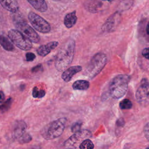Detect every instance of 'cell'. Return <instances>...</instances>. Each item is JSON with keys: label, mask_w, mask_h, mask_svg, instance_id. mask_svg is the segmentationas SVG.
<instances>
[{"label": "cell", "mask_w": 149, "mask_h": 149, "mask_svg": "<svg viewBox=\"0 0 149 149\" xmlns=\"http://www.w3.org/2000/svg\"><path fill=\"white\" fill-rule=\"evenodd\" d=\"M75 50V41H67L59 49L55 58V66L57 70L63 71L72 63Z\"/></svg>", "instance_id": "cell-1"}, {"label": "cell", "mask_w": 149, "mask_h": 149, "mask_svg": "<svg viewBox=\"0 0 149 149\" xmlns=\"http://www.w3.org/2000/svg\"><path fill=\"white\" fill-rule=\"evenodd\" d=\"M42 69V65L41 64H39L34 67H33L31 69V72H34V73H36V72H38L39 71H40L41 69Z\"/></svg>", "instance_id": "cell-29"}, {"label": "cell", "mask_w": 149, "mask_h": 149, "mask_svg": "<svg viewBox=\"0 0 149 149\" xmlns=\"http://www.w3.org/2000/svg\"><path fill=\"white\" fill-rule=\"evenodd\" d=\"M90 86V83L85 80H79L74 81L72 85V87L74 90H86Z\"/></svg>", "instance_id": "cell-17"}, {"label": "cell", "mask_w": 149, "mask_h": 149, "mask_svg": "<svg viewBox=\"0 0 149 149\" xmlns=\"http://www.w3.org/2000/svg\"><path fill=\"white\" fill-rule=\"evenodd\" d=\"M81 123V122H76L72 126V131L73 133H76L80 130Z\"/></svg>", "instance_id": "cell-25"}, {"label": "cell", "mask_w": 149, "mask_h": 149, "mask_svg": "<svg viewBox=\"0 0 149 149\" xmlns=\"http://www.w3.org/2000/svg\"><path fill=\"white\" fill-rule=\"evenodd\" d=\"M36 58V55L32 52H27L26 54V60L27 62L33 61Z\"/></svg>", "instance_id": "cell-26"}, {"label": "cell", "mask_w": 149, "mask_h": 149, "mask_svg": "<svg viewBox=\"0 0 149 149\" xmlns=\"http://www.w3.org/2000/svg\"><path fill=\"white\" fill-rule=\"evenodd\" d=\"M66 122L65 118H60L52 122L47 130L45 138L53 139L60 136L64 130Z\"/></svg>", "instance_id": "cell-7"}, {"label": "cell", "mask_w": 149, "mask_h": 149, "mask_svg": "<svg viewBox=\"0 0 149 149\" xmlns=\"http://www.w3.org/2000/svg\"><path fill=\"white\" fill-rule=\"evenodd\" d=\"M130 77L127 74H119L113 78L109 85L110 95L115 99H119L126 94Z\"/></svg>", "instance_id": "cell-2"}, {"label": "cell", "mask_w": 149, "mask_h": 149, "mask_svg": "<svg viewBox=\"0 0 149 149\" xmlns=\"http://www.w3.org/2000/svg\"><path fill=\"white\" fill-rule=\"evenodd\" d=\"M136 98L137 102L142 106L146 107L149 104V81L143 79L136 91Z\"/></svg>", "instance_id": "cell-8"}, {"label": "cell", "mask_w": 149, "mask_h": 149, "mask_svg": "<svg viewBox=\"0 0 149 149\" xmlns=\"http://www.w3.org/2000/svg\"><path fill=\"white\" fill-rule=\"evenodd\" d=\"M91 136V133L87 130H80L74 133L73 135L70 136L66 140L64 144L65 148L68 149H74L79 147L80 144L86 139Z\"/></svg>", "instance_id": "cell-6"}, {"label": "cell", "mask_w": 149, "mask_h": 149, "mask_svg": "<svg viewBox=\"0 0 149 149\" xmlns=\"http://www.w3.org/2000/svg\"><path fill=\"white\" fill-rule=\"evenodd\" d=\"M82 69L81 66H73L66 69L62 74V79L66 82L69 81L73 76L80 72Z\"/></svg>", "instance_id": "cell-11"}, {"label": "cell", "mask_w": 149, "mask_h": 149, "mask_svg": "<svg viewBox=\"0 0 149 149\" xmlns=\"http://www.w3.org/2000/svg\"><path fill=\"white\" fill-rule=\"evenodd\" d=\"M94 147V146L93 142L88 139L84 140L79 146L80 149H85L86 148L87 149H93Z\"/></svg>", "instance_id": "cell-20"}, {"label": "cell", "mask_w": 149, "mask_h": 149, "mask_svg": "<svg viewBox=\"0 0 149 149\" xmlns=\"http://www.w3.org/2000/svg\"><path fill=\"white\" fill-rule=\"evenodd\" d=\"M54 1H59V0H54Z\"/></svg>", "instance_id": "cell-34"}, {"label": "cell", "mask_w": 149, "mask_h": 149, "mask_svg": "<svg viewBox=\"0 0 149 149\" xmlns=\"http://www.w3.org/2000/svg\"><path fill=\"white\" fill-rule=\"evenodd\" d=\"M0 44L6 51H11L14 49L13 45L6 37L0 35Z\"/></svg>", "instance_id": "cell-18"}, {"label": "cell", "mask_w": 149, "mask_h": 149, "mask_svg": "<svg viewBox=\"0 0 149 149\" xmlns=\"http://www.w3.org/2000/svg\"><path fill=\"white\" fill-rule=\"evenodd\" d=\"M26 129V125L24 122L22 121L18 122L16 124L15 129V134L16 136V137L19 138L23 134H24Z\"/></svg>", "instance_id": "cell-19"}, {"label": "cell", "mask_w": 149, "mask_h": 149, "mask_svg": "<svg viewBox=\"0 0 149 149\" xmlns=\"http://www.w3.org/2000/svg\"><path fill=\"white\" fill-rule=\"evenodd\" d=\"M5 100V95L2 91H0V103H2Z\"/></svg>", "instance_id": "cell-31"}, {"label": "cell", "mask_w": 149, "mask_h": 149, "mask_svg": "<svg viewBox=\"0 0 149 149\" xmlns=\"http://www.w3.org/2000/svg\"><path fill=\"white\" fill-rule=\"evenodd\" d=\"M119 107L122 109H130L132 107V102L129 99H124L120 102Z\"/></svg>", "instance_id": "cell-21"}, {"label": "cell", "mask_w": 149, "mask_h": 149, "mask_svg": "<svg viewBox=\"0 0 149 149\" xmlns=\"http://www.w3.org/2000/svg\"><path fill=\"white\" fill-rule=\"evenodd\" d=\"M28 2L37 10L45 12L48 9V6L45 0H27Z\"/></svg>", "instance_id": "cell-14"}, {"label": "cell", "mask_w": 149, "mask_h": 149, "mask_svg": "<svg viewBox=\"0 0 149 149\" xmlns=\"http://www.w3.org/2000/svg\"><path fill=\"white\" fill-rule=\"evenodd\" d=\"M142 55L145 58L149 60V47L146 48L142 51Z\"/></svg>", "instance_id": "cell-28"}, {"label": "cell", "mask_w": 149, "mask_h": 149, "mask_svg": "<svg viewBox=\"0 0 149 149\" xmlns=\"http://www.w3.org/2000/svg\"><path fill=\"white\" fill-rule=\"evenodd\" d=\"M58 45V42L57 41H51L47 43L46 45L40 46L37 49V52L39 55L45 56L47 55L52 50L55 49Z\"/></svg>", "instance_id": "cell-12"}, {"label": "cell", "mask_w": 149, "mask_h": 149, "mask_svg": "<svg viewBox=\"0 0 149 149\" xmlns=\"http://www.w3.org/2000/svg\"><path fill=\"white\" fill-rule=\"evenodd\" d=\"M144 133L146 138L149 141V122L144 127Z\"/></svg>", "instance_id": "cell-27"}, {"label": "cell", "mask_w": 149, "mask_h": 149, "mask_svg": "<svg viewBox=\"0 0 149 149\" xmlns=\"http://www.w3.org/2000/svg\"><path fill=\"white\" fill-rule=\"evenodd\" d=\"M102 1H109V2H111L112 0H102Z\"/></svg>", "instance_id": "cell-33"}, {"label": "cell", "mask_w": 149, "mask_h": 149, "mask_svg": "<svg viewBox=\"0 0 149 149\" xmlns=\"http://www.w3.org/2000/svg\"><path fill=\"white\" fill-rule=\"evenodd\" d=\"M120 15L119 12H115L111 15L105 22L102 27V30L104 31L111 32L114 30L120 22Z\"/></svg>", "instance_id": "cell-10"}, {"label": "cell", "mask_w": 149, "mask_h": 149, "mask_svg": "<svg viewBox=\"0 0 149 149\" xmlns=\"http://www.w3.org/2000/svg\"><path fill=\"white\" fill-rule=\"evenodd\" d=\"M19 139V140H20V143H27V142L30 141L31 139V137L30 134H29L28 133H25Z\"/></svg>", "instance_id": "cell-23"}, {"label": "cell", "mask_w": 149, "mask_h": 149, "mask_svg": "<svg viewBox=\"0 0 149 149\" xmlns=\"http://www.w3.org/2000/svg\"><path fill=\"white\" fill-rule=\"evenodd\" d=\"M32 94L34 98H42L45 95V92L44 90H38L37 87H35L33 88Z\"/></svg>", "instance_id": "cell-22"}, {"label": "cell", "mask_w": 149, "mask_h": 149, "mask_svg": "<svg viewBox=\"0 0 149 149\" xmlns=\"http://www.w3.org/2000/svg\"><path fill=\"white\" fill-rule=\"evenodd\" d=\"M116 123L118 126H123L125 125V120L123 118H120L117 120Z\"/></svg>", "instance_id": "cell-30"}, {"label": "cell", "mask_w": 149, "mask_h": 149, "mask_svg": "<svg viewBox=\"0 0 149 149\" xmlns=\"http://www.w3.org/2000/svg\"><path fill=\"white\" fill-rule=\"evenodd\" d=\"M107 62L106 55L102 52L95 54L87 65L84 74L90 79H93L103 69Z\"/></svg>", "instance_id": "cell-3"}, {"label": "cell", "mask_w": 149, "mask_h": 149, "mask_svg": "<svg viewBox=\"0 0 149 149\" xmlns=\"http://www.w3.org/2000/svg\"><path fill=\"white\" fill-rule=\"evenodd\" d=\"M146 32L148 35H149V22L147 23V27H146Z\"/></svg>", "instance_id": "cell-32"}, {"label": "cell", "mask_w": 149, "mask_h": 149, "mask_svg": "<svg viewBox=\"0 0 149 149\" xmlns=\"http://www.w3.org/2000/svg\"><path fill=\"white\" fill-rule=\"evenodd\" d=\"M77 17L76 15V11L69 13L65 16L64 18V24L67 28H71L76 23Z\"/></svg>", "instance_id": "cell-15"}, {"label": "cell", "mask_w": 149, "mask_h": 149, "mask_svg": "<svg viewBox=\"0 0 149 149\" xmlns=\"http://www.w3.org/2000/svg\"><path fill=\"white\" fill-rule=\"evenodd\" d=\"M12 101L11 99H8L5 103H3L2 105H0V111H5L8 109V108L10 107Z\"/></svg>", "instance_id": "cell-24"}, {"label": "cell", "mask_w": 149, "mask_h": 149, "mask_svg": "<svg viewBox=\"0 0 149 149\" xmlns=\"http://www.w3.org/2000/svg\"><path fill=\"white\" fill-rule=\"evenodd\" d=\"M28 19L31 24L37 31L42 33H48L50 31V24L38 14L30 12L28 15Z\"/></svg>", "instance_id": "cell-5"}, {"label": "cell", "mask_w": 149, "mask_h": 149, "mask_svg": "<svg viewBox=\"0 0 149 149\" xmlns=\"http://www.w3.org/2000/svg\"><path fill=\"white\" fill-rule=\"evenodd\" d=\"M0 4L5 9L12 13L17 12L19 9L16 0H0Z\"/></svg>", "instance_id": "cell-13"}, {"label": "cell", "mask_w": 149, "mask_h": 149, "mask_svg": "<svg viewBox=\"0 0 149 149\" xmlns=\"http://www.w3.org/2000/svg\"><path fill=\"white\" fill-rule=\"evenodd\" d=\"M15 26L18 31L22 33L30 41L34 43H38L40 38L37 32L27 23L23 21L16 22Z\"/></svg>", "instance_id": "cell-9"}, {"label": "cell", "mask_w": 149, "mask_h": 149, "mask_svg": "<svg viewBox=\"0 0 149 149\" xmlns=\"http://www.w3.org/2000/svg\"><path fill=\"white\" fill-rule=\"evenodd\" d=\"M8 36L12 44L22 50L28 51L33 47L32 42L17 30H10Z\"/></svg>", "instance_id": "cell-4"}, {"label": "cell", "mask_w": 149, "mask_h": 149, "mask_svg": "<svg viewBox=\"0 0 149 149\" xmlns=\"http://www.w3.org/2000/svg\"><path fill=\"white\" fill-rule=\"evenodd\" d=\"M102 3L97 0H91L85 3L86 8L90 12H97L99 8L101 7Z\"/></svg>", "instance_id": "cell-16"}]
</instances>
